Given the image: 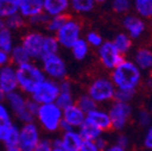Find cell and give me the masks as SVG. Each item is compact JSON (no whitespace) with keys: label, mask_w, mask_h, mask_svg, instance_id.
Instances as JSON below:
<instances>
[{"label":"cell","mask_w":152,"mask_h":151,"mask_svg":"<svg viewBox=\"0 0 152 151\" xmlns=\"http://www.w3.org/2000/svg\"><path fill=\"white\" fill-rule=\"evenodd\" d=\"M19 142V127L14 123L4 125V132H3L1 144L4 149L18 147Z\"/></svg>","instance_id":"7402d4cb"},{"label":"cell","mask_w":152,"mask_h":151,"mask_svg":"<svg viewBox=\"0 0 152 151\" xmlns=\"http://www.w3.org/2000/svg\"><path fill=\"white\" fill-rule=\"evenodd\" d=\"M28 96L19 90L5 94L4 103L9 107L12 115L21 124L31 123L35 120V116L28 109Z\"/></svg>","instance_id":"277c9868"},{"label":"cell","mask_w":152,"mask_h":151,"mask_svg":"<svg viewBox=\"0 0 152 151\" xmlns=\"http://www.w3.org/2000/svg\"><path fill=\"white\" fill-rule=\"evenodd\" d=\"M142 71L130 59L124 58L111 71L110 79L114 87L118 90L134 91L142 83Z\"/></svg>","instance_id":"6da1fadb"},{"label":"cell","mask_w":152,"mask_h":151,"mask_svg":"<svg viewBox=\"0 0 152 151\" xmlns=\"http://www.w3.org/2000/svg\"><path fill=\"white\" fill-rule=\"evenodd\" d=\"M15 45L14 33L7 28L0 29V49L10 53Z\"/></svg>","instance_id":"f1b7e54d"},{"label":"cell","mask_w":152,"mask_h":151,"mask_svg":"<svg viewBox=\"0 0 152 151\" xmlns=\"http://www.w3.org/2000/svg\"><path fill=\"white\" fill-rule=\"evenodd\" d=\"M149 112H150V113H151V114H152V106H151V107H150V111H149Z\"/></svg>","instance_id":"db71d44e"},{"label":"cell","mask_w":152,"mask_h":151,"mask_svg":"<svg viewBox=\"0 0 152 151\" xmlns=\"http://www.w3.org/2000/svg\"><path fill=\"white\" fill-rule=\"evenodd\" d=\"M3 132H4V125L0 124V143H1V141H2Z\"/></svg>","instance_id":"c3c4849f"},{"label":"cell","mask_w":152,"mask_h":151,"mask_svg":"<svg viewBox=\"0 0 152 151\" xmlns=\"http://www.w3.org/2000/svg\"><path fill=\"white\" fill-rule=\"evenodd\" d=\"M4 26L7 29H9L10 31H12L14 33L15 31H20L22 29H24L28 23H26V20L21 16L19 15L18 13L13 16L9 17L4 20Z\"/></svg>","instance_id":"1f68e13d"},{"label":"cell","mask_w":152,"mask_h":151,"mask_svg":"<svg viewBox=\"0 0 152 151\" xmlns=\"http://www.w3.org/2000/svg\"><path fill=\"white\" fill-rule=\"evenodd\" d=\"M83 26L79 20L74 17L69 16L61 28L55 33V38L60 48L69 49L74 43L81 38Z\"/></svg>","instance_id":"8992f818"},{"label":"cell","mask_w":152,"mask_h":151,"mask_svg":"<svg viewBox=\"0 0 152 151\" xmlns=\"http://www.w3.org/2000/svg\"><path fill=\"white\" fill-rule=\"evenodd\" d=\"M70 11L75 14H89L95 9L96 2L94 0H69Z\"/></svg>","instance_id":"cb8c5ba5"},{"label":"cell","mask_w":152,"mask_h":151,"mask_svg":"<svg viewBox=\"0 0 152 151\" xmlns=\"http://www.w3.org/2000/svg\"><path fill=\"white\" fill-rule=\"evenodd\" d=\"M39 126L35 120L31 123L21 124L19 127V142L18 147L22 151H32L36 148L38 143L42 139Z\"/></svg>","instance_id":"9c48e42d"},{"label":"cell","mask_w":152,"mask_h":151,"mask_svg":"<svg viewBox=\"0 0 152 151\" xmlns=\"http://www.w3.org/2000/svg\"><path fill=\"white\" fill-rule=\"evenodd\" d=\"M4 151H22L19 147H13V148H7L4 149Z\"/></svg>","instance_id":"f907efd6"},{"label":"cell","mask_w":152,"mask_h":151,"mask_svg":"<svg viewBox=\"0 0 152 151\" xmlns=\"http://www.w3.org/2000/svg\"><path fill=\"white\" fill-rule=\"evenodd\" d=\"M132 62L140 71H150L152 68V50L148 48H138L133 54Z\"/></svg>","instance_id":"44dd1931"},{"label":"cell","mask_w":152,"mask_h":151,"mask_svg":"<svg viewBox=\"0 0 152 151\" xmlns=\"http://www.w3.org/2000/svg\"><path fill=\"white\" fill-rule=\"evenodd\" d=\"M75 105L80 109L85 114H88L89 112L93 111L94 109L98 107V105L89 96L87 93H83L75 98Z\"/></svg>","instance_id":"f546056e"},{"label":"cell","mask_w":152,"mask_h":151,"mask_svg":"<svg viewBox=\"0 0 152 151\" xmlns=\"http://www.w3.org/2000/svg\"><path fill=\"white\" fill-rule=\"evenodd\" d=\"M62 120V110L55 103L39 105L35 122L41 131L49 134H54L59 131Z\"/></svg>","instance_id":"3957f363"},{"label":"cell","mask_w":152,"mask_h":151,"mask_svg":"<svg viewBox=\"0 0 152 151\" xmlns=\"http://www.w3.org/2000/svg\"><path fill=\"white\" fill-rule=\"evenodd\" d=\"M60 137V145L64 151H79L83 139L79 135L78 131L75 129L61 132Z\"/></svg>","instance_id":"ffe728a7"},{"label":"cell","mask_w":152,"mask_h":151,"mask_svg":"<svg viewBox=\"0 0 152 151\" xmlns=\"http://www.w3.org/2000/svg\"><path fill=\"white\" fill-rule=\"evenodd\" d=\"M111 7L119 15H126L132 9V0H110Z\"/></svg>","instance_id":"836d02e7"},{"label":"cell","mask_w":152,"mask_h":151,"mask_svg":"<svg viewBox=\"0 0 152 151\" xmlns=\"http://www.w3.org/2000/svg\"><path fill=\"white\" fill-rule=\"evenodd\" d=\"M9 64H11V60H10V53L5 52V51L0 49V68L7 66V65H9Z\"/></svg>","instance_id":"f6af8a7d"},{"label":"cell","mask_w":152,"mask_h":151,"mask_svg":"<svg viewBox=\"0 0 152 151\" xmlns=\"http://www.w3.org/2000/svg\"><path fill=\"white\" fill-rule=\"evenodd\" d=\"M102 151H128V150L125 149V148H121V147L117 146L116 144H113V145H108V146L106 147Z\"/></svg>","instance_id":"7dc6e473"},{"label":"cell","mask_w":152,"mask_h":151,"mask_svg":"<svg viewBox=\"0 0 152 151\" xmlns=\"http://www.w3.org/2000/svg\"><path fill=\"white\" fill-rule=\"evenodd\" d=\"M77 131H78L79 135L83 141H95V139H97L98 137L102 136V132L99 129H97L96 127H94L86 120L85 123L77 129Z\"/></svg>","instance_id":"83f0119b"},{"label":"cell","mask_w":152,"mask_h":151,"mask_svg":"<svg viewBox=\"0 0 152 151\" xmlns=\"http://www.w3.org/2000/svg\"><path fill=\"white\" fill-rule=\"evenodd\" d=\"M45 35V33H43L41 30L32 29L30 31H26L21 36L20 45L26 50V52L33 62H39L45 56L43 53Z\"/></svg>","instance_id":"ba28073f"},{"label":"cell","mask_w":152,"mask_h":151,"mask_svg":"<svg viewBox=\"0 0 152 151\" xmlns=\"http://www.w3.org/2000/svg\"><path fill=\"white\" fill-rule=\"evenodd\" d=\"M32 151H34V150H32Z\"/></svg>","instance_id":"9f6ffc18"},{"label":"cell","mask_w":152,"mask_h":151,"mask_svg":"<svg viewBox=\"0 0 152 151\" xmlns=\"http://www.w3.org/2000/svg\"><path fill=\"white\" fill-rule=\"evenodd\" d=\"M59 49H60V47H59V45H58V43H57L55 36L45 33V41H43V53H45V56L49 54L58 53Z\"/></svg>","instance_id":"e575fe53"},{"label":"cell","mask_w":152,"mask_h":151,"mask_svg":"<svg viewBox=\"0 0 152 151\" xmlns=\"http://www.w3.org/2000/svg\"><path fill=\"white\" fill-rule=\"evenodd\" d=\"M49 18H50V17L42 12V13H40V14L32 17V18L28 19V20H26V23H28V26H31L33 29H35V30H40V29H45Z\"/></svg>","instance_id":"d590c367"},{"label":"cell","mask_w":152,"mask_h":151,"mask_svg":"<svg viewBox=\"0 0 152 151\" xmlns=\"http://www.w3.org/2000/svg\"><path fill=\"white\" fill-rule=\"evenodd\" d=\"M79 151H100L94 141H83Z\"/></svg>","instance_id":"b9f144b4"},{"label":"cell","mask_w":152,"mask_h":151,"mask_svg":"<svg viewBox=\"0 0 152 151\" xmlns=\"http://www.w3.org/2000/svg\"><path fill=\"white\" fill-rule=\"evenodd\" d=\"M116 88L109 77L99 76L96 77L89 84L87 94L91 97L97 105L104 104L113 100Z\"/></svg>","instance_id":"5b68a950"},{"label":"cell","mask_w":152,"mask_h":151,"mask_svg":"<svg viewBox=\"0 0 152 151\" xmlns=\"http://www.w3.org/2000/svg\"><path fill=\"white\" fill-rule=\"evenodd\" d=\"M94 1L96 2V4H97V3H104L106 1H108V0H94Z\"/></svg>","instance_id":"f5cc1de1"},{"label":"cell","mask_w":152,"mask_h":151,"mask_svg":"<svg viewBox=\"0 0 152 151\" xmlns=\"http://www.w3.org/2000/svg\"><path fill=\"white\" fill-rule=\"evenodd\" d=\"M11 123H13V115L9 107L4 102H0V124L7 125Z\"/></svg>","instance_id":"f35d334b"},{"label":"cell","mask_w":152,"mask_h":151,"mask_svg":"<svg viewBox=\"0 0 152 151\" xmlns=\"http://www.w3.org/2000/svg\"><path fill=\"white\" fill-rule=\"evenodd\" d=\"M150 72H151V74H152V68H151V70H150Z\"/></svg>","instance_id":"11a10c76"},{"label":"cell","mask_w":152,"mask_h":151,"mask_svg":"<svg viewBox=\"0 0 152 151\" xmlns=\"http://www.w3.org/2000/svg\"><path fill=\"white\" fill-rule=\"evenodd\" d=\"M85 40L87 41L89 47L95 48V49H97L98 47H100V45L104 43V39L100 36V34L97 33L96 31H89L88 33L86 34Z\"/></svg>","instance_id":"74e56055"},{"label":"cell","mask_w":152,"mask_h":151,"mask_svg":"<svg viewBox=\"0 0 152 151\" xmlns=\"http://www.w3.org/2000/svg\"><path fill=\"white\" fill-rule=\"evenodd\" d=\"M94 142H95V144H96V146L98 147V149H99L100 151H102L104 148H106V147L108 146V142H107V139H104V137H102V136L98 137L97 139H95Z\"/></svg>","instance_id":"bcb514c9"},{"label":"cell","mask_w":152,"mask_h":151,"mask_svg":"<svg viewBox=\"0 0 152 151\" xmlns=\"http://www.w3.org/2000/svg\"><path fill=\"white\" fill-rule=\"evenodd\" d=\"M97 57L102 68L109 71H112L124 59V56L110 40H104L100 47L97 48Z\"/></svg>","instance_id":"7c38bea8"},{"label":"cell","mask_w":152,"mask_h":151,"mask_svg":"<svg viewBox=\"0 0 152 151\" xmlns=\"http://www.w3.org/2000/svg\"><path fill=\"white\" fill-rule=\"evenodd\" d=\"M144 147L148 150H152V125L148 128L147 132H146L145 136H144V141H142Z\"/></svg>","instance_id":"ee69618b"},{"label":"cell","mask_w":152,"mask_h":151,"mask_svg":"<svg viewBox=\"0 0 152 151\" xmlns=\"http://www.w3.org/2000/svg\"><path fill=\"white\" fill-rule=\"evenodd\" d=\"M112 43L114 45V47L116 48L117 51L124 56V55H126L127 53H129L131 51L133 43L132 39L126 33H118L113 38Z\"/></svg>","instance_id":"4316f807"},{"label":"cell","mask_w":152,"mask_h":151,"mask_svg":"<svg viewBox=\"0 0 152 151\" xmlns=\"http://www.w3.org/2000/svg\"><path fill=\"white\" fill-rule=\"evenodd\" d=\"M58 86H59V94L55 100V104L61 110H64L66 107L75 104L74 87L72 81L68 78H64V79L58 81Z\"/></svg>","instance_id":"9a60e30c"},{"label":"cell","mask_w":152,"mask_h":151,"mask_svg":"<svg viewBox=\"0 0 152 151\" xmlns=\"http://www.w3.org/2000/svg\"><path fill=\"white\" fill-rule=\"evenodd\" d=\"M86 122L90 123L94 127L99 129L102 132L110 131L112 129V124L108 111H104L100 108L94 109L93 111L86 114Z\"/></svg>","instance_id":"2e32d148"},{"label":"cell","mask_w":152,"mask_h":151,"mask_svg":"<svg viewBox=\"0 0 152 151\" xmlns=\"http://www.w3.org/2000/svg\"><path fill=\"white\" fill-rule=\"evenodd\" d=\"M16 77L18 90L26 96H30L37 86L47 78L39 64L33 60L16 67Z\"/></svg>","instance_id":"7a4b0ae2"},{"label":"cell","mask_w":152,"mask_h":151,"mask_svg":"<svg viewBox=\"0 0 152 151\" xmlns=\"http://www.w3.org/2000/svg\"><path fill=\"white\" fill-rule=\"evenodd\" d=\"M52 150V144H51V139L49 137H43L38 143L34 151H51Z\"/></svg>","instance_id":"60d3db41"},{"label":"cell","mask_w":152,"mask_h":151,"mask_svg":"<svg viewBox=\"0 0 152 151\" xmlns=\"http://www.w3.org/2000/svg\"><path fill=\"white\" fill-rule=\"evenodd\" d=\"M115 144L117 146L121 147V148L127 149L130 146V139H129V136H127L125 134H118L116 139H115Z\"/></svg>","instance_id":"7bdbcfd3"},{"label":"cell","mask_w":152,"mask_h":151,"mask_svg":"<svg viewBox=\"0 0 152 151\" xmlns=\"http://www.w3.org/2000/svg\"><path fill=\"white\" fill-rule=\"evenodd\" d=\"M123 26L125 29V33L132 40L140 39L144 36L147 30V26L144 19L136 16L135 14H126L123 18Z\"/></svg>","instance_id":"4fadbf2b"},{"label":"cell","mask_w":152,"mask_h":151,"mask_svg":"<svg viewBox=\"0 0 152 151\" xmlns=\"http://www.w3.org/2000/svg\"><path fill=\"white\" fill-rule=\"evenodd\" d=\"M51 151H64L61 147H52V150Z\"/></svg>","instance_id":"816d5d0a"},{"label":"cell","mask_w":152,"mask_h":151,"mask_svg":"<svg viewBox=\"0 0 152 151\" xmlns=\"http://www.w3.org/2000/svg\"><path fill=\"white\" fill-rule=\"evenodd\" d=\"M58 94H59L58 81H55L50 78H45L42 83L37 86V88L28 97L36 104L45 105L55 103Z\"/></svg>","instance_id":"30bf717a"},{"label":"cell","mask_w":152,"mask_h":151,"mask_svg":"<svg viewBox=\"0 0 152 151\" xmlns=\"http://www.w3.org/2000/svg\"><path fill=\"white\" fill-rule=\"evenodd\" d=\"M4 98H5V93L0 88V102H4Z\"/></svg>","instance_id":"681fc988"},{"label":"cell","mask_w":152,"mask_h":151,"mask_svg":"<svg viewBox=\"0 0 152 151\" xmlns=\"http://www.w3.org/2000/svg\"><path fill=\"white\" fill-rule=\"evenodd\" d=\"M10 60H11V64L13 66L18 67L20 65L30 62L31 58L28 55V53L26 52V50L22 48V45L20 43H17V45H14L12 51L10 52Z\"/></svg>","instance_id":"484cf974"},{"label":"cell","mask_w":152,"mask_h":151,"mask_svg":"<svg viewBox=\"0 0 152 151\" xmlns=\"http://www.w3.org/2000/svg\"><path fill=\"white\" fill-rule=\"evenodd\" d=\"M132 107L130 104L114 100L108 110V114L111 119L112 129L117 130V131L125 129L129 119L132 116Z\"/></svg>","instance_id":"8fae6325"},{"label":"cell","mask_w":152,"mask_h":151,"mask_svg":"<svg viewBox=\"0 0 152 151\" xmlns=\"http://www.w3.org/2000/svg\"><path fill=\"white\" fill-rule=\"evenodd\" d=\"M69 11V0H42V12L49 17L66 15Z\"/></svg>","instance_id":"d6986e66"},{"label":"cell","mask_w":152,"mask_h":151,"mask_svg":"<svg viewBox=\"0 0 152 151\" xmlns=\"http://www.w3.org/2000/svg\"><path fill=\"white\" fill-rule=\"evenodd\" d=\"M70 15H58V16H53L50 17L48 20L47 24L45 26V30L47 34H51V35H55L58 30L62 26V24L66 22V20L69 18Z\"/></svg>","instance_id":"4dcf8cb0"},{"label":"cell","mask_w":152,"mask_h":151,"mask_svg":"<svg viewBox=\"0 0 152 151\" xmlns=\"http://www.w3.org/2000/svg\"><path fill=\"white\" fill-rule=\"evenodd\" d=\"M18 14L26 20L42 13V0H15Z\"/></svg>","instance_id":"ac0fdd59"},{"label":"cell","mask_w":152,"mask_h":151,"mask_svg":"<svg viewBox=\"0 0 152 151\" xmlns=\"http://www.w3.org/2000/svg\"><path fill=\"white\" fill-rule=\"evenodd\" d=\"M70 51L72 53V56L74 57L75 60L77 62H83L89 55L90 52V47L85 40V38L81 37L79 40H77L71 48Z\"/></svg>","instance_id":"d4e9b609"},{"label":"cell","mask_w":152,"mask_h":151,"mask_svg":"<svg viewBox=\"0 0 152 151\" xmlns=\"http://www.w3.org/2000/svg\"><path fill=\"white\" fill-rule=\"evenodd\" d=\"M132 9L142 19H152V0H132Z\"/></svg>","instance_id":"603a6c76"},{"label":"cell","mask_w":152,"mask_h":151,"mask_svg":"<svg viewBox=\"0 0 152 151\" xmlns=\"http://www.w3.org/2000/svg\"><path fill=\"white\" fill-rule=\"evenodd\" d=\"M39 66L42 69L45 77L55 80V81H60L66 78V75H68V67H66L64 59L59 55V53L43 56L39 60Z\"/></svg>","instance_id":"52a82bcc"},{"label":"cell","mask_w":152,"mask_h":151,"mask_svg":"<svg viewBox=\"0 0 152 151\" xmlns=\"http://www.w3.org/2000/svg\"><path fill=\"white\" fill-rule=\"evenodd\" d=\"M17 13L18 7L15 0H0V19L5 20Z\"/></svg>","instance_id":"d6a6232c"},{"label":"cell","mask_w":152,"mask_h":151,"mask_svg":"<svg viewBox=\"0 0 152 151\" xmlns=\"http://www.w3.org/2000/svg\"><path fill=\"white\" fill-rule=\"evenodd\" d=\"M0 88L5 94L18 90L16 67L13 66L12 64L0 68Z\"/></svg>","instance_id":"5bb4252c"},{"label":"cell","mask_w":152,"mask_h":151,"mask_svg":"<svg viewBox=\"0 0 152 151\" xmlns=\"http://www.w3.org/2000/svg\"><path fill=\"white\" fill-rule=\"evenodd\" d=\"M86 120V114L75 104L62 110V122L72 129L77 130Z\"/></svg>","instance_id":"e0dca14e"},{"label":"cell","mask_w":152,"mask_h":151,"mask_svg":"<svg viewBox=\"0 0 152 151\" xmlns=\"http://www.w3.org/2000/svg\"><path fill=\"white\" fill-rule=\"evenodd\" d=\"M135 96V92L134 91H127V90H115V94H114L113 100L119 103H127L130 104Z\"/></svg>","instance_id":"8d00e7d4"},{"label":"cell","mask_w":152,"mask_h":151,"mask_svg":"<svg viewBox=\"0 0 152 151\" xmlns=\"http://www.w3.org/2000/svg\"><path fill=\"white\" fill-rule=\"evenodd\" d=\"M136 120L142 127H148L152 125V114L148 110H140L136 115Z\"/></svg>","instance_id":"ab89813d"}]
</instances>
